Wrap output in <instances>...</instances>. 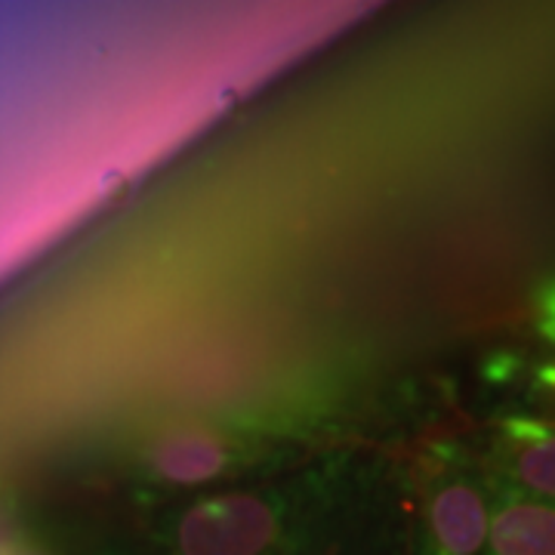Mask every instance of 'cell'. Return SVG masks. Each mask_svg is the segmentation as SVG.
Listing matches in <instances>:
<instances>
[{
	"instance_id": "cell-6",
	"label": "cell",
	"mask_w": 555,
	"mask_h": 555,
	"mask_svg": "<svg viewBox=\"0 0 555 555\" xmlns=\"http://www.w3.org/2000/svg\"><path fill=\"white\" fill-rule=\"evenodd\" d=\"M537 324L543 331V337L555 343V278L543 281L537 291Z\"/></svg>"
},
{
	"instance_id": "cell-7",
	"label": "cell",
	"mask_w": 555,
	"mask_h": 555,
	"mask_svg": "<svg viewBox=\"0 0 555 555\" xmlns=\"http://www.w3.org/2000/svg\"><path fill=\"white\" fill-rule=\"evenodd\" d=\"M13 555H60V550H56L50 540H43V537L28 534L25 540H22V546Z\"/></svg>"
},
{
	"instance_id": "cell-1",
	"label": "cell",
	"mask_w": 555,
	"mask_h": 555,
	"mask_svg": "<svg viewBox=\"0 0 555 555\" xmlns=\"http://www.w3.org/2000/svg\"><path fill=\"white\" fill-rule=\"evenodd\" d=\"M324 500L309 485L201 496L164 518L158 555H309Z\"/></svg>"
},
{
	"instance_id": "cell-9",
	"label": "cell",
	"mask_w": 555,
	"mask_h": 555,
	"mask_svg": "<svg viewBox=\"0 0 555 555\" xmlns=\"http://www.w3.org/2000/svg\"><path fill=\"white\" fill-rule=\"evenodd\" d=\"M90 555H127L120 546H100V550H93Z\"/></svg>"
},
{
	"instance_id": "cell-2",
	"label": "cell",
	"mask_w": 555,
	"mask_h": 555,
	"mask_svg": "<svg viewBox=\"0 0 555 555\" xmlns=\"http://www.w3.org/2000/svg\"><path fill=\"white\" fill-rule=\"evenodd\" d=\"M127 460L142 481L160 488H195L241 476L262 460L254 429L204 414L155 416L137 426L127 441Z\"/></svg>"
},
{
	"instance_id": "cell-3",
	"label": "cell",
	"mask_w": 555,
	"mask_h": 555,
	"mask_svg": "<svg viewBox=\"0 0 555 555\" xmlns=\"http://www.w3.org/2000/svg\"><path fill=\"white\" fill-rule=\"evenodd\" d=\"M426 553L423 555H481L488 543V500L469 478H438L423 509Z\"/></svg>"
},
{
	"instance_id": "cell-8",
	"label": "cell",
	"mask_w": 555,
	"mask_h": 555,
	"mask_svg": "<svg viewBox=\"0 0 555 555\" xmlns=\"http://www.w3.org/2000/svg\"><path fill=\"white\" fill-rule=\"evenodd\" d=\"M537 383L543 386V389H550L555 396V361H550V364H543L540 371H537Z\"/></svg>"
},
{
	"instance_id": "cell-5",
	"label": "cell",
	"mask_w": 555,
	"mask_h": 555,
	"mask_svg": "<svg viewBox=\"0 0 555 555\" xmlns=\"http://www.w3.org/2000/svg\"><path fill=\"white\" fill-rule=\"evenodd\" d=\"M506 441L513 476L528 491L555 500V429L537 420H509Z\"/></svg>"
},
{
	"instance_id": "cell-4",
	"label": "cell",
	"mask_w": 555,
	"mask_h": 555,
	"mask_svg": "<svg viewBox=\"0 0 555 555\" xmlns=\"http://www.w3.org/2000/svg\"><path fill=\"white\" fill-rule=\"evenodd\" d=\"M488 555H555V506L509 500L491 516Z\"/></svg>"
}]
</instances>
